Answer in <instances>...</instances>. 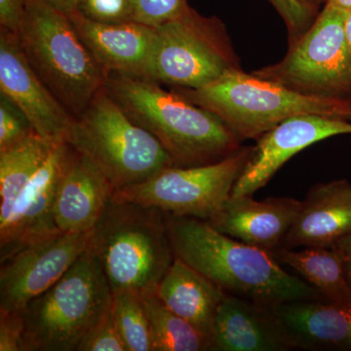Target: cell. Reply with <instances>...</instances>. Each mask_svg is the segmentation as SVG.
<instances>
[{
    "label": "cell",
    "mask_w": 351,
    "mask_h": 351,
    "mask_svg": "<svg viewBox=\"0 0 351 351\" xmlns=\"http://www.w3.org/2000/svg\"><path fill=\"white\" fill-rule=\"evenodd\" d=\"M168 226L175 258L226 294L267 308L295 300H323L311 284L284 270L272 254L218 232L207 221L168 214Z\"/></svg>",
    "instance_id": "cell-1"
},
{
    "label": "cell",
    "mask_w": 351,
    "mask_h": 351,
    "mask_svg": "<svg viewBox=\"0 0 351 351\" xmlns=\"http://www.w3.org/2000/svg\"><path fill=\"white\" fill-rule=\"evenodd\" d=\"M104 89L160 143L176 167L217 162L242 147L217 115L154 80L108 75Z\"/></svg>",
    "instance_id": "cell-2"
},
{
    "label": "cell",
    "mask_w": 351,
    "mask_h": 351,
    "mask_svg": "<svg viewBox=\"0 0 351 351\" xmlns=\"http://www.w3.org/2000/svg\"><path fill=\"white\" fill-rule=\"evenodd\" d=\"M88 247L103 265L112 292L156 291L175 258L167 213L113 199L90 232Z\"/></svg>",
    "instance_id": "cell-3"
},
{
    "label": "cell",
    "mask_w": 351,
    "mask_h": 351,
    "mask_svg": "<svg viewBox=\"0 0 351 351\" xmlns=\"http://www.w3.org/2000/svg\"><path fill=\"white\" fill-rule=\"evenodd\" d=\"M178 93L219 117L240 142L258 140L284 120L314 114L351 121V101L308 96L233 69L198 89Z\"/></svg>",
    "instance_id": "cell-4"
},
{
    "label": "cell",
    "mask_w": 351,
    "mask_h": 351,
    "mask_svg": "<svg viewBox=\"0 0 351 351\" xmlns=\"http://www.w3.org/2000/svg\"><path fill=\"white\" fill-rule=\"evenodd\" d=\"M17 34L27 62L73 117L105 87L97 64L68 15L43 0H25Z\"/></svg>",
    "instance_id": "cell-5"
},
{
    "label": "cell",
    "mask_w": 351,
    "mask_h": 351,
    "mask_svg": "<svg viewBox=\"0 0 351 351\" xmlns=\"http://www.w3.org/2000/svg\"><path fill=\"white\" fill-rule=\"evenodd\" d=\"M112 300L103 265L88 247L60 280L25 306L23 351H77Z\"/></svg>",
    "instance_id": "cell-6"
},
{
    "label": "cell",
    "mask_w": 351,
    "mask_h": 351,
    "mask_svg": "<svg viewBox=\"0 0 351 351\" xmlns=\"http://www.w3.org/2000/svg\"><path fill=\"white\" fill-rule=\"evenodd\" d=\"M66 143L107 176L117 191L174 166L160 143L136 124L105 89L75 117Z\"/></svg>",
    "instance_id": "cell-7"
},
{
    "label": "cell",
    "mask_w": 351,
    "mask_h": 351,
    "mask_svg": "<svg viewBox=\"0 0 351 351\" xmlns=\"http://www.w3.org/2000/svg\"><path fill=\"white\" fill-rule=\"evenodd\" d=\"M240 69L225 27L189 7L156 27L147 80L175 88L198 89Z\"/></svg>",
    "instance_id": "cell-8"
},
{
    "label": "cell",
    "mask_w": 351,
    "mask_h": 351,
    "mask_svg": "<svg viewBox=\"0 0 351 351\" xmlns=\"http://www.w3.org/2000/svg\"><path fill=\"white\" fill-rule=\"evenodd\" d=\"M348 14L325 4L309 29L290 43L280 62L254 75L308 96L351 101V51L345 31Z\"/></svg>",
    "instance_id": "cell-9"
},
{
    "label": "cell",
    "mask_w": 351,
    "mask_h": 351,
    "mask_svg": "<svg viewBox=\"0 0 351 351\" xmlns=\"http://www.w3.org/2000/svg\"><path fill=\"white\" fill-rule=\"evenodd\" d=\"M252 147H242L232 156L206 165L165 168L144 182L117 189L112 199L209 221L232 196Z\"/></svg>",
    "instance_id": "cell-10"
},
{
    "label": "cell",
    "mask_w": 351,
    "mask_h": 351,
    "mask_svg": "<svg viewBox=\"0 0 351 351\" xmlns=\"http://www.w3.org/2000/svg\"><path fill=\"white\" fill-rule=\"evenodd\" d=\"M89 232H58L0 258V311L22 313L86 250Z\"/></svg>",
    "instance_id": "cell-11"
},
{
    "label": "cell",
    "mask_w": 351,
    "mask_h": 351,
    "mask_svg": "<svg viewBox=\"0 0 351 351\" xmlns=\"http://www.w3.org/2000/svg\"><path fill=\"white\" fill-rule=\"evenodd\" d=\"M73 156L75 149L68 143H58L8 214L0 218V258L61 232L53 215L55 198Z\"/></svg>",
    "instance_id": "cell-12"
},
{
    "label": "cell",
    "mask_w": 351,
    "mask_h": 351,
    "mask_svg": "<svg viewBox=\"0 0 351 351\" xmlns=\"http://www.w3.org/2000/svg\"><path fill=\"white\" fill-rule=\"evenodd\" d=\"M0 94L23 112L38 135L66 142L75 117L57 100L27 62L15 32L0 31Z\"/></svg>",
    "instance_id": "cell-13"
},
{
    "label": "cell",
    "mask_w": 351,
    "mask_h": 351,
    "mask_svg": "<svg viewBox=\"0 0 351 351\" xmlns=\"http://www.w3.org/2000/svg\"><path fill=\"white\" fill-rule=\"evenodd\" d=\"M351 134V122L321 115L290 117L258 138L232 196H252L263 188L291 157L309 145Z\"/></svg>",
    "instance_id": "cell-14"
},
{
    "label": "cell",
    "mask_w": 351,
    "mask_h": 351,
    "mask_svg": "<svg viewBox=\"0 0 351 351\" xmlns=\"http://www.w3.org/2000/svg\"><path fill=\"white\" fill-rule=\"evenodd\" d=\"M97 64L108 75L147 78L156 27L132 22H95L80 13L68 15Z\"/></svg>",
    "instance_id": "cell-15"
},
{
    "label": "cell",
    "mask_w": 351,
    "mask_h": 351,
    "mask_svg": "<svg viewBox=\"0 0 351 351\" xmlns=\"http://www.w3.org/2000/svg\"><path fill=\"white\" fill-rule=\"evenodd\" d=\"M302 201L289 197L253 199L230 196L210 223L215 230L276 255L301 209Z\"/></svg>",
    "instance_id": "cell-16"
},
{
    "label": "cell",
    "mask_w": 351,
    "mask_h": 351,
    "mask_svg": "<svg viewBox=\"0 0 351 351\" xmlns=\"http://www.w3.org/2000/svg\"><path fill=\"white\" fill-rule=\"evenodd\" d=\"M269 309L291 350L351 351V306L308 299Z\"/></svg>",
    "instance_id": "cell-17"
},
{
    "label": "cell",
    "mask_w": 351,
    "mask_h": 351,
    "mask_svg": "<svg viewBox=\"0 0 351 351\" xmlns=\"http://www.w3.org/2000/svg\"><path fill=\"white\" fill-rule=\"evenodd\" d=\"M107 176L86 157L77 154L66 170L54 203V221L66 232H89L114 195Z\"/></svg>",
    "instance_id": "cell-18"
},
{
    "label": "cell",
    "mask_w": 351,
    "mask_h": 351,
    "mask_svg": "<svg viewBox=\"0 0 351 351\" xmlns=\"http://www.w3.org/2000/svg\"><path fill=\"white\" fill-rule=\"evenodd\" d=\"M351 232V184L345 180L311 188L291 226L282 248H331Z\"/></svg>",
    "instance_id": "cell-19"
},
{
    "label": "cell",
    "mask_w": 351,
    "mask_h": 351,
    "mask_svg": "<svg viewBox=\"0 0 351 351\" xmlns=\"http://www.w3.org/2000/svg\"><path fill=\"white\" fill-rule=\"evenodd\" d=\"M212 350H290L271 311L237 295L225 294L215 320Z\"/></svg>",
    "instance_id": "cell-20"
},
{
    "label": "cell",
    "mask_w": 351,
    "mask_h": 351,
    "mask_svg": "<svg viewBox=\"0 0 351 351\" xmlns=\"http://www.w3.org/2000/svg\"><path fill=\"white\" fill-rule=\"evenodd\" d=\"M156 293L168 308L211 341L217 313L226 294L218 286L175 258Z\"/></svg>",
    "instance_id": "cell-21"
},
{
    "label": "cell",
    "mask_w": 351,
    "mask_h": 351,
    "mask_svg": "<svg viewBox=\"0 0 351 351\" xmlns=\"http://www.w3.org/2000/svg\"><path fill=\"white\" fill-rule=\"evenodd\" d=\"M274 257L295 269L325 301L351 306V289L334 249L306 247L298 251L281 248Z\"/></svg>",
    "instance_id": "cell-22"
},
{
    "label": "cell",
    "mask_w": 351,
    "mask_h": 351,
    "mask_svg": "<svg viewBox=\"0 0 351 351\" xmlns=\"http://www.w3.org/2000/svg\"><path fill=\"white\" fill-rule=\"evenodd\" d=\"M57 144L34 133L0 151V218L8 214Z\"/></svg>",
    "instance_id": "cell-23"
},
{
    "label": "cell",
    "mask_w": 351,
    "mask_h": 351,
    "mask_svg": "<svg viewBox=\"0 0 351 351\" xmlns=\"http://www.w3.org/2000/svg\"><path fill=\"white\" fill-rule=\"evenodd\" d=\"M142 295L151 323L154 351L212 350L209 339L168 308L156 291Z\"/></svg>",
    "instance_id": "cell-24"
},
{
    "label": "cell",
    "mask_w": 351,
    "mask_h": 351,
    "mask_svg": "<svg viewBox=\"0 0 351 351\" xmlns=\"http://www.w3.org/2000/svg\"><path fill=\"white\" fill-rule=\"evenodd\" d=\"M110 311L127 351H154L151 323L141 293L130 289L112 292Z\"/></svg>",
    "instance_id": "cell-25"
},
{
    "label": "cell",
    "mask_w": 351,
    "mask_h": 351,
    "mask_svg": "<svg viewBox=\"0 0 351 351\" xmlns=\"http://www.w3.org/2000/svg\"><path fill=\"white\" fill-rule=\"evenodd\" d=\"M36 133L17 106L0 94V151L8 149Z\"/></svg>",
    "instance_id": "cell-26"
},
{
    "label": "cell",
    "mask_w": 351,
    "mask_h": 351,
    "mask_svg": "<svg viewBox=\"0 0 351 351\" xmlns=\"http://www.w3.org/2000/svg\"><path fill=\"white\" fill-rule=\"evenodd\" d=\"M76 12L95 22L108 24L132 22L133 0H78Z\"/></svg>",
    "instance_id": "cell-27"
},
{
    "label": "cell",
    "mask_w": 351,
    "mask_h": 351,
    "mask_svg": "<svg viewBox=\"0 0 351 351\" xmlns=\"http://www.w3.org/2000/svg\"><path fill=\"white\" fill-rule=\"evenodd\" d=\"M134 21L156 27L189 8L186 0H133Z\"/></svg>",
    "instance_id": "cell-28"
},
{
    "label": "cell",
    "mask_w": 351,
    "mask_h": 351,
    "mask_svg": "<svg viewBox=\"0 0 351 351\" xmlns=\"http://www.w3.org/2000/svg\"><path fill=\"white\" fill-rule=\"evenodd\" d=\"M77 351H127L110 308L85 336Z\"/></svg>",
    "instance_id": "cell-29"
},
{
    "label": "cell",
    "mask_w": 351,
    "mask_h": 351,
    "mask_svg": "<svg viewBox=\"0 0 351 351\" xmlns=\"http://www.w3.org/2000/svg\"><path fill=\"white\" fill-rule=\"evenodd\" d=\"M283 18L288 27L290 43L295 41L309 29L316 17L314 9L302 0H269Z\"/></svg>",
    "instance_id": "cell-30"
},
{
    "label": "cell",
    "mask_w": 351,
    "mask_h": 351,
    "mask_svg": "<svg viewBox=\"0 0 351 351\" xmlns=\"http://www.w3.org/2000/svg\"><path fill=\"white\" fill-rule=\"evenodd\" d=\"M22 313L0 311V351H23Z\"/></svg>",
    "instance_id": "cell-31"
},
{
    "label": "cell",
    "mask_w": 351,
    "mask_h": 351,
    "mask_svg": "<svg viewBox=\"0 0 351 351\" xmlns=\"http://www.w3.org/2000/svg\"><path fill=\"white\" fill-rule=\"evenodd\" d=\"M25 0H0V29L17 32L25 12Z\"/></svg>",
    "instance_id": "cell-32"
},
{
    "label": "cell",
    "mask_w": 351,
    "mask_h": 351,
    "mask_svg": "<svg viewBox=\"0 0 351 351\" xmlns=\"http://www.w3.org/2000/svg\"><path fill=\"white\" fill-rule=\"evenodd\" d=\"M331 248L338 255L346 281L351 289V232L339 239Z\"/></svg>",
    "instance_id": "cell-33"
},
{
    "label": "cell",
    "mask_w": 351,
    "mask_h": 351,
    "mask_svg": "<svg viewBox=\"0 0 351 351\" xmlns=\"http://www.w3.org/2000/svg\"><path fill=\"white\" fill-rule=\"evenodd\" d=\"M43 1L62 11L66 15L75 12L78 4V0H43Z\"/></svg>",
    "instance_id": "cell-34"
},
{
    "label": "cell",
    "mask_w": 351,
    "mask_h": 351,
    "mask_svg": "<svg viewBox=\"0 0 351 351\" xmlns=\"http://www.w3.org/2000/svg\"><path fill=\"white\" fill-rule=\"evenodd\" d=\"M326 4L337 7V8L341 9V10H351V0H326Z\"/></svg>",
    "instance_id": "cell-35"
},
{
    "label": "cell",
    "mask_w": 351,
    "mask_h": 351,
    "mask_svg": "<svg viewBox=\"0 0 351 351\" xmlns=\"http://www.w3.org/2000/svg\"><path fill=\"white\" fill-rule=\"evenodd\" d=\"M345 31L346 40H348V46L351 51V10L348 11V16H346Z\"/></svg>",
    "instance_id": "cell-36"
},
{
    "label": "cell",
    "mask_w": 351,
    "mask_h": 351,
    "mask_svg": "<svg viewBox=\"0 0 351 351\" xmlns=\"http://www.w3.org/2000/svg\"><path fill=\"white\" fill-rule=\"evenodd\" d=\"M304 3L315 10L316 6L322 2V0H302Z\"/></svg>",
    "instance_id": "cell-37"
}]
</instances>
